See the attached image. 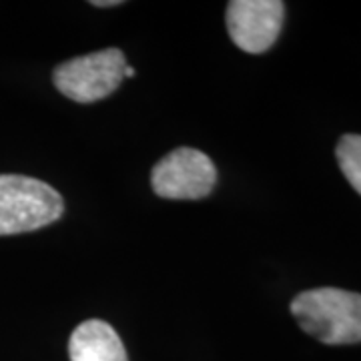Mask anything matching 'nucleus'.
<instances>
[{
	"instance_id": "nucleus-1",
	"label": "nucleus",
	"mask_w": 361,
	"mask_h": 361,
	"mask_svg": "<svg viewBox=\"0 0 361 361\" xmlns=\"http://www.w3.org/2000/svg\"><path fill=\"white\" fill-rule=\"evenodd\" d=\"M291 313L299 327L325 345L361 341V295L337 287H317L293 297Z\"/></svg>"
},
{
	"instance_id": "nucleus-2",
	"label": "nucleus",
	"mask_w": 361,
	"mask_h": 361,
	"mask_svg": "<svg viewBox=\"0 0 361 361\" xmlns=\"http://www.w3.org/2000/svg\"><path fill=\"white\" fill-rule=\"evenodd\" d=\"M65 213L61 193L26 175H0V237L37 231Z\"/></svg>"
},
{
	"instance_id": "nucleus-3",
	"label": "nucleus",
	"mask_w": 361,
	"mask_h": 361,
	"mask_svg": "<svg viewBox=\"0 0 361 361\" xmlns=\"http://www.w3.org/2000/svg\"><path fill=\"white\" fill-rule=\"evenodd\" d=\"M125 52L104 49L59 65L52 73V82L66 99L89 104L113 94L125 78Z\"/></svg>"
},
{
	"instance_id": "nucleus-4",
	"label": "nucleus",
	"mask_w": 361,
	"mask_h": 361,
	"mask_svg": "<svg viewBox=\"0 0 361 361\" xmlns=\"http://www.w3.org/2000/svg\"><path fill=\"white\" fill-rule=\"evenodd\" d=\"M217 169L213 161L189 147H180L165 155L151 173V187L159 197L173 201L205 199L215 189Z\"/></svg>"
},
{
	"instance_id": "nucleus-5",
	"label": "nucleus",
	"mask_w": 361,
	"mask_h": 361,
	"mask_svg": "<svg viewBox=\"0 0 361 361\" xmlns=\"http://www.w3.org/2000/svg\"><path fill=\"white\" fill-rule=\"evenodd\" d=\"M285 4L281 0H231L227 4V32L249 54L269 51L281 32Z\"/></svg>"
},
{
	"instance_id": "nucleus-6",
	"label": "nucleus",
	"mask_w": 361,
	"mask_h": 361,
	"mask_svg": "<svg viewBox=\"0 0 361 361\" xmlns=\"http://www.w3.org/2000/svg\"><path fill=\"white\" fill-rule=\"evenodd\" d=\"M71 361H129L115 329L103 319H87L68 339Z\"/></svg>"
},
{
	"instance_id": "nucleus-7",
	"label": "nucleus",
	"mask_w": 361,
	"mask_h": 361,
	"mask_svg": "<svg viewBox=\"0 0 361 361\" xmlns=\"http://www.w3.org/2000/svg\"><path fill=\"white\" fill-rule=\"evenodd\" d=\"M336 157L343 177L361 195V135H343L337 142Z\"/></svg>"
},
{
	"instance_id": "nucleus-8",
	"label": "nucleus",
	"mask_w": 361,
	"mask_h": 361,
	"mask_svg": "<svg viewBox=\"0 0 361 361\" xmlns=\"http://www.w3.org/2000/svg\"><path fill=\"white\" fill-rule=\"evenodd\" d=\"M92 6H99V8H106V6H118V4H123L121 0H92L90 2Z\"/></svg>"
},
{
	"instance_id": "nucleus-9",
	"label": "nucleus",
	"mask_w": 361,
	"mask_h": 361,
	"mask_svg": "<svg viewBox=\"0 0 361 361\" xmlns=\"http://www.w3.org/2000/svg\"><path fill=\"white\" fill-rule=\"evenodd\" d=\"M125 77H135V68L127 66V68H125Z\"/></svg>"
}]
</instances>
